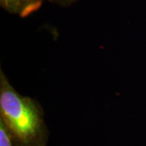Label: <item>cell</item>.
Returning a JSON list of instances; mask_svg holds the SVG:
<instances>
[{"mask_svg":"<svg viewBox=\"0 0 146 146\" xmlns=\"http://www.w3.org/2000/svg\"><path fill=\"white\" fill-rule=\"evenodd\" d=\"M0 120L9 133L14 146H46L49 141L42 106L20 94L0 70Z\"/></svg>","mask_w":146,"mask_h":146,"instance_id":"obj_1","label":"cell"},{"mask_svg":"<svg viewBox=\"0 0 146 146\" xmlns=\"http://www.w3.org/2000/svg\"><path fill=\"white\" fill-rule=\"evenodd\" d=\"M45 0H0L1 7L11 14L21 18L29 16L38 11Z\"/></svg>","mask_w":146,"mask_h":146,"instance_id":"obj_2","label":"cell"},{"mask_svg":"<svg viewBox=\"0 0 146 146\" xmlns=\"http://www.w3.org/2000/svg\"><path fill=\"white\" fill-rule=\"evenodd\" d=\"M0 146H14L9 133L2 120H0Z\"/></svg>","mask_w":146,"mask_h":146,"instance_id":"obj_3","label":"cell"},{"mask_svg":"<svg viewBox=\"0 0 146 146\" xmlns=\"http://www.w3.org/2000/svg\"><path fill=\"white\" fill-rule=\"evenodd\" d=\"M45 1H48L54 4L67 7H70V6L76 3L80 0H45Z\"/></svg>","mask_w":146,"mask_h":146,"instance_id":"obj_4","label":"cell"}]
</instances>
